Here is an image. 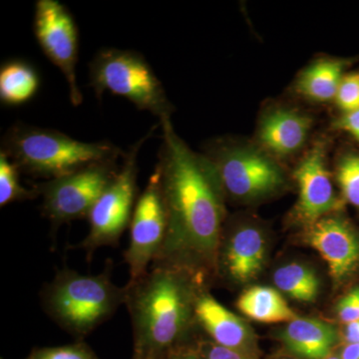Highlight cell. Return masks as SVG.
Wrapping results in <instances>:
<instances>
[{"mask_svg": "<svg viewBox=\"0 0 359 359\" xmlns=\"http://www.w3.org/2000/svg\"><path fill=\"white\" fill-rule=\"evenodd\" d=\"M25 359H98L84 344L35 349Z\"/></svg>", "mask_w": 359, "mask_h": 359, "instance_id": "603a6c76", "label": "cell"}, {"mask_svg": "<svg viewBox=\"0 0 359 359\" xmlns=\"http://www.w3.org/2000/svg\"><path fill=\"white\" fill-rule=\"evenodd\" d=\"M207 157L216 168L222 189L238 199L263 197L285 182L280 167L257 149L219 144Z\"/></svg>", "mask_w": 359, "mask_h": 359, "instance_id": "52a82bcc", "label": "cell"}, {"mask_svg": "<svg viewBox=\"0 0 359 359\" xmlns=\"http://www.w3.org/2000/svg\"><path fill=\"white\" fill-rule=\"evenodd\" d=\"M341 359H359V342L358 344H349L342 351Z\"/></svg>", "mask_w": 359, "mask_h": 359, "instance_id": "f1b7e54d", "label": "cell"}, {"mask_svg": "<svg viewBox=\"0 0 359 359\" xmlns=\"http://www.w3.org/2000/svg\"><path fill=\"white\" fill-rule=\"evenodd\" d=\"M157 126L136 142L128 153L117 176L104 191L90 211V231L84 247L91 250L102 245L114 244L131 222L137 192L138 156L142 146L152 136Z\"/></svg>", "mask_w": 359, "mask_h": 359, "instance_id": "8992f818", "label": "cell"}, {"mask_svg": "<svg viewBox=\"0 0 359 359\" xmlns=\"http://www.w3.org/2000/svg\"><path fill=\"white\" fill-rule=\"evenodd\" d=\"M273 283L278 290L297 302H313L320 292L318 276L311 269L299 264L278 269L273 275Z\"/></svg>", "mask_w": 359, "mask_h": 359, "instance_id": "ffe728a7", "label": "cell"}, {"mask_svg": "<svg viewBox=\"0 0 359 359\" xmlns=\"http://www.w3.org/2000/svg\"><path fill=\"white\" fill-rule=\"evenodd\" d=\"M39 87V72L27 61L13 59L0 67V101L4 105L14 107L29 102Z\"/></svg>", "mask_w": 359, "mask_h": 359, "instance_id": "e0dca14e", "label": "cell"}, {"mask_svg": "<svg viewBox=\"0 0 359 359\" xmlns=\"http://www.w3.org/2000/svg\"><path fill=\"white\" fill-rule=\"evenodd\" d=\"M126 287L133 359H166L188 323L190 306L185 283L172 269L156 266Z\"/></svg>", "mask_w": 359, "mask_h": 359, "instance_id": "7a4b0ae2", "label": "cell"}, {"mask_svg": "<svg viewBox=\"0 0 359 359\" xmlns=\"http://www.w3.org/2000/svg\"><path fill=\"white\" fill-rule=\"evenodd\" d=\"M238 309L252 320L264 323H290L299 316L278 290L252 287L238 297Z\"/></svg>", "mask_w": 359, "mask_h": 359, "instance_id": "d6986e66", "label": "cell"}, {"mask_svg": "<svg viewBox=\"0 0 359 359\" xmlns=\"http://www.w3.org/2000/svg\"><path fill=\"white\" fill-rule=\"evenodd\" d=\"M1 152L20 171L49 180L60 178L105 161L118 160L122 151L107 141L86 143L56 130L18 123L2 139Z\"/></svg>", "mask_w": 359, "mask_h": 359, "instance_id": "3957f363", "label": "cell"}, {"mask_svg": "<svg viewBox=\"0 0 359 359\" xmlns=\"http://www.w3.org/2000/svg\"><path fill=\"white\" fill-rule=\"evenodd\" d=\"M167 226L166 205L159 169L156 166L132 215L130 244L125 254L130 271L128 285L143 278L148 273L149 264L157 259L166 237Z\"/></svg>", "mask_w": 359, "mask_h": 359, "instance_id": "30bf717a", "label": "cell"}, {"mask_svg": "<svg viewBox=\"0 0 359 359\" xmlns=\"http://www.w3.org/2000/svg\"><path fill=\"white\" fill-rule=\"evenodd\" d=\"M173 359H197V358H195V356L193 355H186V356H181V358H177Z\"/></svg>", "mask_w": 359, "mask_h": 359, "instance_id": "4dcf8cb0", "label": "cell"}, {"mask_svg": "<svg viewBox=\"0 0 359 359\" xmlns=\"http://www.w3.org/2000/svg\"><path fill=\"white\" fill-rule=\"evenodd\" d=\"M344 68L346 62L339 59L318 61L302 73L295 88L301 95L316 102L334 100Z\"/></svg>", "mask_w": 359, "mask_h": 359, "instance_id": "ac0fdd59", "label": "cell"}, {"mask_svg": "<svg viewBox=\"0 0 359 359\" xmlns=\"http://www.w3.org/2000/svg\"><path fill=\"white\" fill-rule=\"evenodd\" d=\"M117 160L90 165L37 187L43 197V212L53 223L88 217L97 200L117 176Z\"/></svg>", "mask_w": 359, "mask_h": 359, "instance_id": "ba28073f", "label": "cell"}, {"mask_svg": "<svg viewBox=\"0 0 359 359\" xmlns=\"http://www.w3.org/2000/svg\"><path fill=\"white\" fill-rule=\"evenodd\" d=\"M351 295H353L354 301L356 302V304L359 308V289L353 290V292H351Z\"/></svg>", "mask_w": 359, "mask_h": 359, "instance_id": "f546056e", "label": "cell"}, {"mask_svg": "<svg viewBox=\"0 0 359 359\" xmlns=\"http://www.w3.org/2000/svg\"><path fill=\"white\" fill-rule=\"evenodd\" d=\"M90 86L101 101L105 92L124 97L139 110L171 119L172 107L154 70L139 52L103 48L89 63Z\"/></svg>", "mask_w": 359, "mask_h": 359, "instance_id": "5b68a950", "label": "cell"}, {"mask_svg": "<svg viewBox=\"0 0 359 359\" xmlns=\"http://www.w3.org/2000/svg\"><path fill=\"white\" fill-rule=\"evenodd\" d=\"M283 340L295 355L304 359H325L337 342V334L327 323L297 318L283 330Z\"/></svg>", "mask_w": 359, "mask_h": 359, "instance_id": "9a60e30c", "label": "cell"}, {"mask_svg": "<svg viewBox=\"0 0 359 359\" xmlns=\"http://www.w3.org/2000/svg\"><path fill=\"white\" fill-rule=\"evenodd\" d=\"M33 30L44 55L65 77L71 103L77 107L83 97L77 82L79 33L74 18L58 0H39L35 4Z\"/></svg>", "mask_w": 359, "mask_h": 359, "instance_id": "9c48e42d", "label": "cell"}, {"mask_svg": "<svg viewBox=\"0 0 359 359\" xmlns=\"http://www.w3.org/2000/svg\"><path fill=\"white\" fill-rule=\"evenodd\" d=\"M160 124L163 141L156 166L160 172L168 226L157 259L180 252L212 256L218 245L223 218L222 186L216 168L207 156L194 152L180 138L171 119Z\"/></svg>", "mask_w": 359, "mask_h": 359, "instance_id": "6da1fadb", "label": "cell"}, {"mask_svg": "<svg viewBox=\"0 0 359 359\" xmlns=\"http://www.w3.org/2000/svg\"><path fill=\"white\" fill-rule=\"evenodd\" d=\"M309 244L327 264L330 276L342 280L359 264V237L351 224L339 217H323L309 226Z\"/></svg>", "mask_w": 359, "mask_h": 359, "instance_id": "8fae6325", "label": "cell"}, {"mask_svg": "<svg viewBox=\"0 0 359 359\" xmlns=\"http://www.w3.org/2000/svg\"><path fill=\"white\" fill-rule=\"evenodd\" d=\"M127 287H116L109 276L65 271L44 294V308L61 327L77 337L88 334L126 302Z\"/></svg>", "mask_w": 359, "mask_h": 359, "instance_id": "277c9868", "label": "cell"}, {"mask_svg": "<svg viewBox=\"0 0 359 359\" xmlns=\"http://www.w3.org/2000/svg\"><path fill=\"white\" fill-rule=\"evenodd\" d=\"M20 169L11 158L0 151V205L16 201L30 199L35 192L27 191L20 185Z\"/></svg>", "mask_w": 359, "mask_h": 359, "instance_id": "44dd1931", "label": "cell"}, {"mask_svg": "<svg viewBox=\"0 0 359 359\" xmlns=\"http://www.w3.org/2000/svg\"><path fill=\"white\" fill-rule=\"evenodd\" d=\"M294 178L299 189L297 212L304 222L313 224L337 207L323 146H314L299 163Z\"/></svg>", "mask_w": 359, "mask_h": 359, "instance_id": "7c38bea8", "label": "cell"}, {"mask_svg": "<svg viewBox=\"0 0 359 359\" xmlns=\"http://www.w3.org/2000/svg\"><path fill=\"white\" fill-rule=\"evenodd\" d=\"M334 100L344 113L359 109V72L344 75Z\"/></svg>", "mask_w": 359, "mask_h": 359, "instance_id": "cb8c5ba5", "label": "cell"}, {"mask_svg": "<svg viewBox=\"0 0 359 359\" xmlns=\"http://www.w3.org/2000/svg\"><path fill=\"white\" fill-rule=\"evenodd\" d=\"M337 181L347 202L359 208V155H346L340 160Z\"/></svg>", "mask_w": 359, "mask_h": 359, "instance_id": "7402d4cb", "label": "cell"}, {"mask_svg": "<svg viewBox=\"0 0 359 359\" xmlns=\"http://www.w3.org/2000/svg\"><path fill=\"white\" fill-rule=\"evenodd\" d=\"M327 359H341L340 358H337V356H328Z\"/></svg>", "mask_w": 359, "mask_h": 359, "instance_id": "1f68e13d", "label": "cell"}, {"mask_svg": "<svg viewBox=\"0 0 359 359\" xmlns=\"http://www.w3.org/2000/svg\"><path fill=\"white\" fill-rule=\"evenodd\" d=\"M337 309L342 323L349 325V323L359 320V308L351 294H348L344 299H340Z\"/></svg>", "mask_w": 359, "mask_h": 359, "instance_id": "d4e9b609", "label": "cell"}, {"mask_svg": "<svg viewBox=\"0 0 359 359\" xmlns=\"http://www.w3.org/2000/svg\"><path fill=\"white\" fill-rule=\"evenodd\" d=\"M264 255L263 233L254 226H245L231 238L226 252V268L235 280L248 282L263 268Z\"/></svg>", "mask_w": 359, "mask_h": 359, "instance_id": "2e32d148", "label": "cell"}, {"mask_svg": "<svg viewBox=\"0 0 359 359\" xmlns=\"http://www.w3.org/2000/svg\"><path fill=\"white\" fill-rule=\"evenodd\" d=\"M311 127V118L297 111H271L259 125V143L271 154H294L304 145Z\"/></svg>", "mask_w": 359, "mask_h": 359, "instance_id": "4fadbf2b", "label": "cell"}, {"mask_svg": "<svg viewBox=\"0 0 359 359\" xmlns=\"http://www.w3.org/2000/svg\"><path fill=\"white\" fill-rule=\"evenodd\" d=\"M335 127L351 134L359 141V109L344 113V116L335 122Z\"/></svg>", "mask_w": 359, "mask_h": 359, "instance_id": "484cf974", "label": "cell"}, {"mask_svg": "<svg viewBox=\"0 0 359 359\" xmlns=\"http://www.w3.org/2000/svg\"><path fill=\"white\" fill-rule=\"evenodd\" d=\"M195 314L218 346L238 351L249 340V330L244 321L211 295H201L196 301Z\"/></svg>", "mask_w": 359, "mask_h": 359, "instance_id": "5bb4252c", "label": "cell"}, {"mask_svg": "<svg viewBox=\"0 0 359 359\" xmlns=\"http://www.w3.org/2000/svg\"><path fill=\"white\" fill-rule=\"evenodd\" d=\"M344 340L346 344H358L359 342V320L346 325L344 330Z\"/></svg>", "mask_w": 359, "mask_h": 359, "instance_id": "83f0119b", "label": "cell"}, {"mask_svg": "<svg viewBox=\"0 0 359 359\" xmlns=\"http://www.w3.org/2000/svg\"><path fill=\"white\" fill-rule=\"evenodd\" d=\"M205 359H249L244 354L236 349L226 348V347L214 344L208 351Z\"/></svg>", "mask_w": 359, "mask_h": 359, "instance_id": "4316f807", "label": "cell"}]
</instances>
